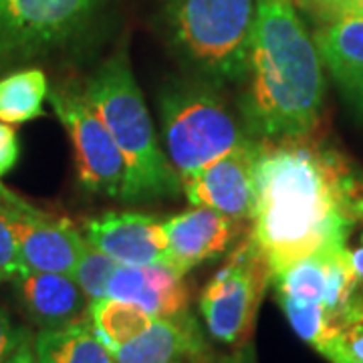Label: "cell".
Instances as JSON below:
<instances>
[{
  "mask_svg": "<svg viewBox=\"0 0 363 363\" xmlns=\"http://www.w3.org/2000/svg\"><path fill=\"white\" fill-rule=\"evenodd\" d=\"M309 138L259 140L250 238L271 274L321 250L345 247L357 222L351 194L362 172Z\"/></svg>",
  "mask_w": 363,
  "mask_h": 363,
  "instance_id": "6da1fadb",
  "label": "cell"
},
{
  "mask_svg": "<svg viewBox=\"0 0 363 363\" xmlns=\"http://www.w3.org/2000/svg\"><path fill=\"white\" fill-rule=\"evenodd\" d=\"M240 117L250 140L309 138L325 95L321 57L291 0H257Z\"/></svg>",
  "mask_w": 363,
  "mask_h": 363,
  "instance_id": "7a4b0ae2",
  "label": "cell"
},
{
  "mask_svg": "<svg viewBox=\"0 0 363 363\" xmlns=\"http://www.w3.org/2000/svg\"><path fill=\"white\" fill-rule=\"evenodd\" d=\"M81 91L123 154L128 168L123 202L150 204L176 198L182 186L180 174L157 145L125 49L116 51L97 67Z\"/></svg>",
  "mask_w": 363,
  "mask_h": 363,
  "instance_id": "3957f363",
  "label": "cell"
},
{
  "mask_svg": "<svg viewBox=\"0 0 363 363\" xmlns=\"http://www.w3.org/2000/svg\"><path fill=\"white\" fill-rule=\"evenodd\" d=\"M255 16L257 0H166L174 51L212 85L245 79Z\"/></svg>",
  "mask_w": 363,
  "mask_h": 363,
  "instance_id": "277c9868",
  "label": "cell"
},
{
  "mask_svg": "<svg viewBox=\"0 0 363 363\" xmlns=\"http://www.w3.org/2000/svg\"><path fill=\"white\" fill-rule=\"evenodd\" d=\"M160 117L169 164L182 176L204 168L247 135L206 79H174L160 95Z\"/></svg>",
  "mask_w": 363,
  "mask_h": 363,
  "instance_id": "5b68a950",
  "label": "cell"
},
{
  "mask_svg": "<svg viewBox=\"0 0 363 363\" xmlns=\"http://www.w3.org/2000/svg\"><path fill=\"white\" fill-rule=\"evenodd\" d=\"M104 0H0V71L75 45Z\"/></svg>",
  "mask_w": 363,
  "mask_h": 363,
  "instance_id": "8992f818",
  "label": "cell"
},
{
  "mask_svg": "<svg viewBox=\"0 0 363 363\" xmlns=\"http://www.w3.org/2000/svg\"><path fill=\"white\" fill-rule=\"evenodd\" d=\"M269 281L271 269L248 236L202 291L200 313L210 335L230 347L245 345Z\"/></svg>",
  "mask_w": 363,
  "mask_h": 363,
  "instance_id": "52a82bcc",
  "label": "cell"
},
{
  "mask_svg": "<svg viewBox=\"0 0 363 363\" xmlns=\"http://www.w3.org/2000/svg\"><path fill=\"white\" fill-rule=\"evenodd\" d=\"M52 109L69 133L81 186L95 196L123 202L125 160L109 130L93 111L79 87H57L49 93Z\"/></svg>",
  "mask_w": 363,
  "mask_h": 363,
  "instance_id": "ba28073f",
  "label": "cell"
},
{
  "mask_svg": "<svg viewBox=\"0 0 363 363\" xmlns=\"http://www.w3.org/2000/svg\"><path fill=\"white\" fill-rule=\"evenodd\" d=\"M0 204L11 222L25 271L75 274L85 240L73 226L40 212L4 186H0Z\"/></svg>",
  "mask_w": 363,
  "mask_h": 363,
  "instance_id": "9c48e42d",
  "label": "cell"
},
{
  "mask_svg": "<svg viewBox=\"0 0 363 363\" xmlns=\"http://www.w3.org/2000/svg\"><path fill=\"white\" fill-rule=\"evenodd\" d=\"M257 156L259 140L245 138L218 160L182 176L184 194L192 206L212 208L236 222L252 220L257 210Z\"/></svg>",
  "mask_w": 363,
  "mask_h": 363,
  "instance_id": "30bf717a",
  "label": "cell"
},
{
  "mask_svg": "<svg viewBox=\"0 0 363 363\" xmlns=\"http://www.w3.org/2000/svg\"><path fill=\"white\" fill-rule=\"evenodd\" d=\"M87 242L117 264H168V242L162 222L138 212H107L87 222Z\"/></svg>",
  "mask_w": 363,
  "mask_h": 363,
  "instance_id": "8fae6325",
  "label": "cell"
},
{
  "mask_svg": "<svg viewBox=\"0 0 363 363\" xmlns=\"http://www.w3.org/2000/svg\"><path fill=\"white\" fill-rule=\"evenodd\" d=\"M162 228L168 242V264L186 274L230 247L238 222L212 208L194 206L162 222Z\"/></svg>",
  "mask_w": 363,
  "mask_h": 363,
  "instance_id": "7c38bea8",
  "label": "cell"
},
{
  "mask_svg": "<svg viewBox=\"0 0 363 363\" xmlns=\"http://www.w3.org/2000/svg\"><path fill=\"white\" fill-rule=\"evenodd\" d=\"M13 286L26 319L40 331L61 329L85 319L89 298L69 274L25 271L13 279Z\"/></svg>",
  "mask_w": 363,
  "mask_h": 363,
  "instance_id": "4fadbf2b",
  "label": "cell"
},
{
  "mask_svg": "<svg viewBox=\"0 0 363 363\" xmlns=\"http://www.w3.org/2000/svg\"><path fill=\"white\" fill-rule=\"evenodd\" d=\"M105 297L135 303L154 319H172L188 311L184 274L164 262L117 264Z\"/></svg>",
  "mask_w": 363,
  "mask_h": 363,
  "instance_id": "5bb4252c",
  "label": "cell"
},
{
  "mask_svg": "<svg viewBox=\"0 0 363 363\" xmlns=\"http://www.w3.org/2000/svg\"><path fill=\"white\" fill-rule=\"evenodd\" d=\"M315 47L345 104L363 119V14L350 11L325 23L315 35Z\"/></svg>",
  "mask_w": 363,
  "mask_h": 363,
  "instance_id": "9a60e30c",
  "label": "cell"
},
{
  "mask_svg": "<svg viewBox=\"0 0 363 363\" xmlns=\"http://www.w3.org/2000/svg\"><path fill=\"white\" fill-rule=\"evenodd\" d=\"M111 353L116 363H208L202 333L188 311L154 319L142 335Z\"/></svg>",
  "mask_w": 363,
  "mask_h": 363,
  "instance_id": "2e32d148",
  "label": "cell"
},
{
  "mask_svg": "<svg viewBox=\"0 0 363 363\" xmlns=\"http://www.w3.org/2000/svg\"><path fill=\"white\" fill-rule=\"evenodd\" d=\"M35 351L40 363H116L87 317L61 329L39 331Z\"/></svg>",
  "mask_w": 363,
  "mask_h": 363,
  "instance_id": "e0dca14e",
  "label": "cell"
},
{
  "mask_svg": "<svg viewBox=\"0 0 363 363\" xmlns=\"http://www.w3.org/2000/svg\"><path fill=\"white\" fill-rule=\"evenodd\" d=\"M89 321L109 351L130 343L154 323V317L130 301L104 297L89 305Z\"/></svg>",
  "mask_w": 363,
  "mask_h": 363,
  "instance_id": "ac0fdd59",
  "label": "cell"
},
{
  "mask_svg": "<svg viewBox=\"0 0 363 363\" xmlns=\"http://www.w3.org/2000/svg\"><path fill=\"white\" fill-rule=\"evenodd\" d=\"M49 93L40 69H23L0 79V121L21 125L43 116Z\"/></svg>",
  "mask_w": 363,
  "mask_h": 363,
  "instance_id": "d6986e66",
  "label": "cell"
},
{
  "mask_svg": "<svg viewBox=\"0 0 363 363\" xmlns=\"http://www.w3.org/2000/svg\"><path fill=\"white\" fill-rule=\"evenodd\" d=\"M277 298L293 331L325 357V353L337 339L341 327L333 323V319L325 313L321 305H307V303H298V301L285 297Z\"/></svg>",
  "mask_w": 363,
  "mask_h": 363,
  "instance_id": "ffe728a7",
  "label": "cell"
},
{
  "mask_svg": "<svg viewBox=\"0 0 363 363\" xmlns=\"http://www.w3.org/2000/svg\"><path fill=\"white\" fill-rule=\"evenodd\" d=\"M117 269V262L109 259L99 248H95L91 242H85V248L81 252V259L77 262V269L73 279L81 286L83 295L89 298L91 303L97 298L105 297V291L109 285V279Z\"/></svg>",
  "mask_w": 363,
  "mask_h": 363,
  "instance_id": "44dd1931",
  "label": "cell"
},
{
  "mask_svg": "<svg viewBox=\"0 0 363 363\" xmlns=\"http://www.w3.org/2000/svg\"><path fill=\"white\" fill-rule=\"evenodd\" d=\"M325 359L331 363H363V315L339 331Z\"/></svg>",
  "mask_w": 363,
  "mask_h": 363,
  "instance_id": "7402d4cb",
  "label": "cell"
},
{
  "mask_svg": "<svg viewBox=\"0 0 363 363\" xmlns=\"http://www.w3.org/2000/svg\"><path fill=\"white\" fill-rule=\"evenodd\" d=\"M23 272H25V267L18 255L16 238L11 228V222L4 214V206L0 204V283L13 281Z\"/></svg>",
  "mask_w": 363,
  "mask_h": 363,
  "instance_id": "603a6c76",
  "label": "cell"
},
{
  "mask_svg": "<svg viewBox=\"0 0 363 363\" xmlns=\"http://www.w3.org/2000/svg\"><path fill=\"white\" fill-rule=\"evenodd\" d=\"M18 154H21V145L14 130L6 123H0V178L14 168Z\"/></svg>",
  "mask_w": 363,
  "mask_h": 363,
  "instance_id": "cb8c5ba5",
  "label": "cell"
},
{
  "mask_svg": "<svg viewBox=\"0 0 363 363\" xmlns=\"http://www.w3.org/2000/svg\"><path fill=\"white\" fill-rule=\"evenodd\" d=\"M303 6L329 23L341 14L357 11V0H303Z\"/></svg>",
  "mask_w": 363,
  "mask_h": 363,
  "instance_id": "d4e9b609",
  "label": "cell"
},
{
  "mask_svg": "<svg viewBox=\"0 0 363 363\" xmlns=\"http://www.w3.org/2000/svg\"><path fill=\"white\" fill-rule=\"evenodd\" d=\"M21 333H23V327H16L9 311L0 305V363H6L14 345L21 339Z\"/></svg>",
  "mask_w": 363,
  "mask_h": 363,
  "instance_id": "484cf974",
  "label": "cell"
},
{
  "mask_svg": "<svg viewBox=\"0 0 363 363\" xmlns=\"http://www.w3.org/2000/svg\"><path fill=\"white\" fill-rule=\"evenodd\" d=\"M6 363H40L39 357H37V351H35V335L28 329H23L21 339L14 345L13 353L9 355Z\"/></svg>",
  "mask_w": 363,
  "mask_h": 363,
  "instance_id": "4316f807",
  "label": "cell"
},
{
  "mask_svg": "<svg viewBox=\"0 0 363 363\" xmlns=\"http://www.w3.org/2000/svg\"><path fill=\"white\" fill-rule=\"evenodd\" d=\"M357 11L363 14V0H357Z\"/></svg>",
  "mask_w": 363,
  "mask_h": 363,
  "instance_id": "83f0119b",
  "label": "cell"
},
{
  "mask_svg": "<svg viewBox=\"0 0 363 363\" xmlns=\"http://www.w3.org/2000/svg\"><path fill=\"white\" fill-rule=\"evenodd\" d=\"M291 2H293V4H301V6H303V0H291Z\"/></svg>",
  "mask_w": 363,
  "mask_h": 363,
  "instance_id": "f1b7e54d",
  "label": "cell"
},
{
  "mask_svg": "<svg viewBox=\"0 0 363 363\" xmlns=\"http://www.w3.org/2000/svg\"><path fill=\"white\" fill-rule=\"evenodd\" d=\"M362 240H363V234H362Z\"/></svg>",
  "mask_w": 363,
  "mask_h": 363,
  "instance_id": "f546056e",
  "label": "cell"
}]
</instances>
